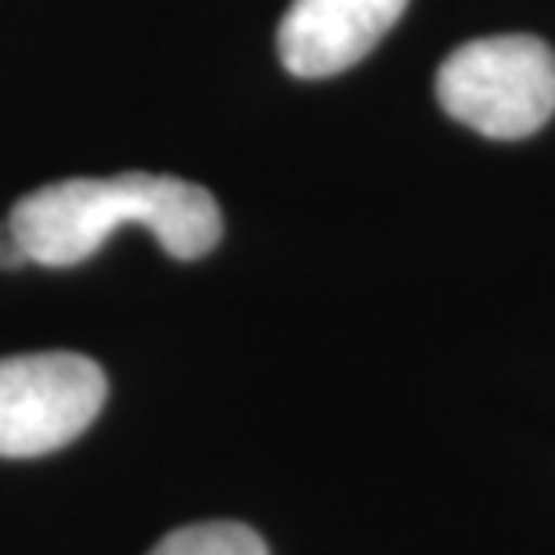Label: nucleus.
I'll return each instance as SVG.
<instances>
[{"label":"nucleus","mask_w":555,"mask_h":555,"mask_svg":"<svg viewBox=\"0 0 555 555\" xmlns=\"http://www.w3.org/2000/svg\"><path fill=\"white\" fill-rule=\"evenodd\" d=\"M149 555H268V545L246 524L209 519V524H188L166 534Z\"/></svg>","instance_id":"obj_5"},{"label":"nucleus","mask_w":555,"mask_h":555,"mask_svg":"<svg viewBox=\"0 0 555 555\" xmlns=\"http://www.w3.org/2000/svg\"><path fill=\"white\" fill-rule=\"evenodd\" d=\"M408 0H293L278 26L282 65L299 80H325L358 65L404 15Z\"/></svg>","instance_id":"obj_4"},{"label":"nucleus","mask_w":555,"mask_h":555,"mask_svg":"<svg viewBox=\"0 0 555 555\" xmlns=\"http://www.w3.org/2000/svg\"><path fill=\"white\" fill-rule=\"evenodd\" d=\"M124 224L152 231L177 260H198L224 235L217 198L181 177L119 173L76 177L22 195L8 228L40 268H76L91 260Z\"/></svg>","instance_id":"obj_1"},{"label":"nucleus","mask_w":555,"mask_h":555,"mask_svg":"<svg viewBox=\"0 0 555 555\" xmlns=\"http://www.w3.org/2000/svg\"><path fill=\"white\" fill-rule=\"evenodd\" d=\"M437 102L483 138L534 134L555 113V51L527 33L462 43L437 73Z\"/></svg>","instance_id":"obj_2"},{"label":"nucleus","mask_w":555,"mask_h":555,"mask_svg":"<svg viewBox=\"0 0 555 555\" xmlns=\"http://www.w3.org/2000/svg\"><path fill=\"white\" fill-rule=\"evenodd\" d=\"M108 379L83 353L0 358V459H37L73 443L102 412Z\"/></svg>","instance_id":"obj_3"}]
</instances>
